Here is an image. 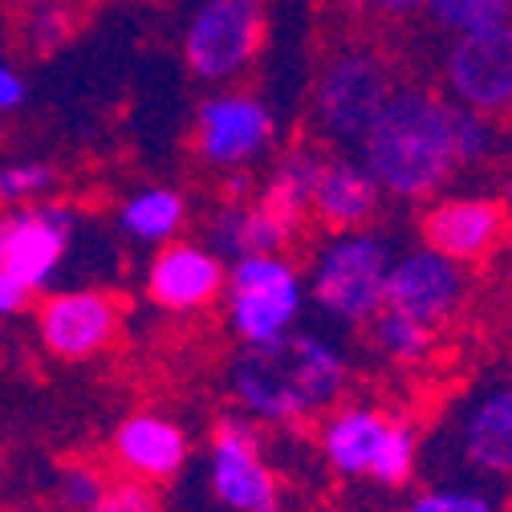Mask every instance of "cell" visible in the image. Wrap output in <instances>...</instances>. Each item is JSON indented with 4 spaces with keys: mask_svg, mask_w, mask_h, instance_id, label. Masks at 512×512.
<instances>
[{
    "mask_svg": "<svg viewBox=\"0 0 512 512\" xmlns=\"http://www.w3.org/2000/svg\"><path fill=\"white\" fill-rule=\"evenodd\" d=\"M366 171L395 200H435L464 159L456 139V102L427 86H395L366 139L358 143Z\"/></svg>",
    "mask_w": 512,
    "mask_h": 512,
    "instance_id": "cell-1",
    "label": "cell"
},
{
    "mask_svg": "<svg viewBox=\"0 0 512 512\" xmlns=\"http://www.w3.org/2000/svg\"><path fill=\"white\" fill-rule=\"evenodd\" d=\"M350 382L346 358L317 334H289L273 346H244L228 362V395L252 423L289 427L338 411Z\"/></svg>",
    "mask_w": 512,
    "mask_h": 512,
    "instance_id": "cell-2",
    "label": "cell"
},
{
    "mask_svg": "<svg viewBox=\"0 0 512 512\" xmlns=\"http://www.w3.org/2000/svg\"><path fill=\"white\" fill-rule=\"evenodd\" d=\"M317 443H322L326 464L346 480L403 488L419 468L415 427L370 403H350L330 411Z\"/></svg>",
    "mask_w": 512,
    "mask_h": 512,
    "instance_id": "cell-3",
    "label": "cell"
},
{
    "mask_svg": "<svg viewBox=\"0 0 512 512\" xmlns=\"http://www.w3.org/2000/svg\"><path fill=\"white\" fill-rule=\"evenodd\" d=\"M391 244L374 232H334L313 252L309 265V297L317 309L342 326H370L387 309L391 285Z\"/></svg>",
    "mask_w": 512,
    "mask_h": 512,
    "instance_id": "cell-4",
    "label": "cell"
},
{
    "mask_svg": "<svg viewBox=\"0 0 512 512\" xmlns=\"http://www.w3.org/2000/svg\"><path fill=\"white\" fill-rule=\"evenodd\" d=\"M74 240V212L61 204H21L0 220V309L21 313L53 273L61 269Z\"/></svg>",
    "mask_w": 512,
    "mask_h": 512,
    "instance_id": "cell-5",
    "label": "cell"
},
{
    "mask_svg": "<svg viewBox=\"0 0 512 512\" xmlns=\"http://www.w3.org/2000/svg\"><path fill=\"white\" fill-rule=\"evenodd\" d=\"M305 297L309 281H301L289 256H248V261H236L228 269V326L240 338V346H273L297 334Z\"/></svg>",
    "mask_w": 512,
    "mask_h": 512,
    "instance_id": "cell-6",
    "label": "cell"
},
{
    "mask_svg": "<svg viewBox=\"0 0 512 512\" xmlns=\"http://www.w3.org/2000/svg\"><path fill=\"white\" fill-rule=\"evenodd\" d=\"M395 74L387 57H378L366 45H346L334 57H326L322 74L313 86V118L317 131L330 143H362L382 106L395 94Z\"/></svg>",
    "mask_w": 512,
    "mask_h": 512,
    "instance_id": "cell-7",
    "label": "cell"
},
{
    "mask_svg": "<svg viewBox=\"0 0 512 512\" xmlns=\"http://www.w3.org/2000/svg\"><path fill=\"white\" fill-rule=\"evenodd\" d=\"M265 45V0H204L183 29V61L208 86L236 82Z\"/></svg>",
    "mask_w": 512,
    "mask_h": 512,
    "instance_id": "cell-8",
    "label": "cell"
},
{
    "mask_svg": "<svg viewBox=\"0 0 512 512\" xmlns=\"http://www.w3.org/2000/svg\"><path fill=\"white\" fill-rule=\"evenodd\" d=\"M208 488L224 512H281L277 476L248 415L216 423L208 443Z\"/></svg>",
    "mask_w": 512,
    "mask_h": 512,
    "instance_id": "cell-9",
    "label": "cell"
},
{
    "mask_svg": "<svg viewBox=\"0 0 512 512\" xmlns=\"http://www.w3.org/2000/svg\"><path fill=\"white\" fill-rule=\"evenodd\" d=\"M122 301L106 289H57L37 301V338L57 362H90L114 346Z\"/></svg>",
    "mask_w": 512,
    "mask_h": 512,
    "instance_id": "cell-10",
    "label": "cell"
},
{
    "mask_svg": "<svg viewBox=\"0 0 512 512\" xmlns=\"http://www.w3.org/2000/svg\"><path fill=\"white\" fill-rule=\"evenodd\" d=\"M447 98L476 114L512 110V21L480 33H464L443 53Z\"/></svg>",
    "mask_w": 512,
    "mask_h": 512,
    "instance_id": "cell-11",
    "label": "cell"
},
{
    "mask_svg": "<svg viewBox=\"0 0 512 512\" xmlns=\"http://www.w3.org/2000/svg\"><path fill=\"white\" fill-rule=\"evenodd\" d=\"M273 110L244 90H224L196 110V155L216 171H244L273 147Z\"/></svg>",
    "mask_w": 512,
    "mask_h": 512,
    "instance_id": "cell-12",
    "label": "cell"
},
{
    "mask_svg": "<svg viewBox=\"0 0 512 512\" xmlns=\"http://www.w3.org/2000/svg\"><path fill=\"white\" fill-rule=\"evenodd\" d=\"M452 452L468 472L512 480V378L476 387L452 419Z\"/></svg>",
    "mask_w": 512,
    "mask_h": 512,
    "instance_id": "cell-13",
    "label": "cell"
},
{
    "mask_svg": "<svg viewBox=\"0 0 512 512\" xmlns=\"http://www.w3.org/2000/svg\"><path fill=\"white\" fill-rule=\"evenodd\" d=\"M228 293V265L200 240H171L147 265V297L167 313H196Z\"/></svg>",
    "mask_w": 512,
    "mask_h": 512,
    "instance_id": "cell-14",
    "label": "cell"
},
{
    "mask_svg": "<svg viewBox=\"0 0 512 512\" xmlns=\"http://www.w3.org/2000/svg\"><path fill=\"white\" fill-rule=\"evenodd\" d=\"M464 289H468L464 265L423 244V248H411V252L395 256L387 305L435 330L460 309Z\"/></svg>",
    "mask_w": 512,
    "mask_h": 512,
    "instance_id": "cell-15",
    "label": "cell"
},
{
    "mask_svg": "<svg viewBox=\"0 0 512 512\" xmlns=\"http://www.w3.org/2000/svg\"><path fill=\"white\" fill-rule=\"evenodd\" d=\"M504 228H508V212L496 200H480V196H439L419 216L423 244L452 256L460 265L484 261L500 244Z\"/></svg>",
    "mask_w": 512,
    "mask_h": 512,
    "instance_id": "cell-16",
    "label": "cell"
},
{
    "mask_svg": "<svg viewBox=\"0 0 512 512\" xmlns=\"http://www.w3.org/2000/svg\"><path fill=\"white\" fill-rule=\"evenodd\" d=\"M187 456H191L187 431L163 411L126 415L110 435V460L122 476H131V480L167 484L183 472Z\"/></svg>",
    "mask_w": 512,
    "mask_h": 512,
    "instance_id": "cell-17",
    "label": "cell"
},
{
    "mask_svg": "<svg viewBox=\"0 0 512 512\" xmlns=\"http://www.w3.org/2000/svg\"><path fill=\"white\" fill-rule=\"evenodd\" d=\"M297 236L261 204V200H232L224 204L208 228H204V244L212 252H220L224 261H248V256H269V252H285Z\"/></svg>",
    "mask_w": 512,
    "mask_h": 512,
    "instance_id": "cell-18",
    "label": "cell"
},
{
    "mask_svg": "<svg viewBox=\"0 0 512 512\" xmlns=\"http://www.w3.org/2000/svg\"><path fill=\"white\" fill-rule=\"evenodd\" d=\"M378 196L382 187L374 183L362 159L354 163L342 155H326L322 179L313 191V220H322L330 232H358L374 216Z\"/></svg>",
    "mask_w": 512,
    "mask_h": 512,
    "instance_id": "cell-19",
    "label": "cell"
},
{
    "mask_svg": "<svg viewBox=\"0 0 512 512\" xmlns=\"http://www.w3.org/2000/svg\"><path fill=\"white\" fill-rule=\"evenodd\" d=\"M322 167H326V155L317 147H293L277 159L273 175L265 179V191L256 196L293 236L313 216V191H317V179H322Z\"/></svg>",
    "mask_w": 512,
    "mask_h": 512,
    "instance_id": "cell-20",
    "label": "cell"
},
{
    "mask_svg": "<svg viewBox=\"0 0 512 512\" xmlns=\"http://www.w3.org/2000/svg\"><path fill=\"white\" fill-rule=\"evenodd\" d=\"M122 232L139 244H171L175 232L187 224V200L175 187H143L135 196H126L118 208Z\"/></svg>",
    "mask_w": 512,
    "mask_h": 512,
    "instance_id": "cell-21",
    "label": "cell"
},
{
    "mask_svg": "<svg viewBox=\"0 0 512 512\" xmlns=\"http://www.w3.org/2000/svg\"><path fill=\"white\" fill-rule=\"evenodd\" d=\"M366 334H370V346L395 366H419V362H427V354L435 346V330L431 326L415 322V317H407V313H399L391 305L366 326Z\"/></svg>",
    "mask_w": 512,
    "mask_h": 512,
    "instance_id": "cell-22",
    "label": "cell"
},
{
    "mask_svg": "<svg viewBox=\"0 0 512 512\" xmlns=\"http://www.w3.org/2000/svg\"><path fill=\"white\" fill-rule=\"evenodd\" d=\"M427 13L439 29L464 37V33H480L492 25H508L512 0H431Z\"/></svg>",
    "mask_w": 512,
    "mask_h": 512,
    "instance_id": "cell-23",
    "label": "cell"
},
{
    "mask_svg": "<svg viewBox=\"0 0 512 512\" xmlns=\"http://www.w3.org/2000/svg\"><path fill=\"white\" fill-rule=\"evenodd\" d=\"M403 512H504V504L484 492V488H468V484H431L423 492H415Z\"/></svg>",
    "mask_w": 512,
    "mask_h": 512,
    "instance_id": "cell-24",
    "label": "cell"
},
{
    "mask_svg": "<svg viewBox=\"0 0 512 512\" xmlns=\"http://www.w3.org/2000/svg\"><path fill=\"white\" fill-rule=\"evenodd\" d=\"M53 179H57V171L49 163H41V159L5 163V171H0V196H5V204H13V208L41 204L53 191Z\"/></svg>",
    "mask_w": 512,
    "mask_h": 512,
    "instance_id": "cell-25",
    "label": "cell"
},
{
    "mask_svg": "<svg viewBox=\"0 0 512 512\" xmlns=\"http://www.w3.org/2000/svg\"><path fill=\"white\" fill-rule=\"evenodd\" d=\"M106 488H110V480L94 464H66L57 472V500L70 512H94L102 504Z\"/></svg>",
    "mask_w": 512,
    "mask_h": 512,
    "instance_id": "cell-26",
    "label": "cell"
},
{
    "mask_svg": "<svg viewBox=\"0 0 512 512\" xmlns=\"http://www.w3.org/2000/svg\"><path fill=\"white\" fill-rule=\"evenodd\" d=\"M25 37L37 53H53L57 45H66L70 37V17L66 9H57V0H45V5H33L25 17Z\"/></svg>",
    "mask_w": 512,
    "mask_h": 512,
    "instance_id": "cell-27",
    "label": "cell"
},
{
    "mask_svg": "<svg viewBox=\"0 0 512 512\" xmlns=\"http://www.w3.org/2000/svg\"><path fill=\"white\" fill-rule=\"evenodd\" d=\"M94 512H159L155 484L131 480V476L110 480V488H106V496H102V504Z\"/></svg>",
    "mask_w": 512,
    "mask_h": 512,
    "instance_id": "cell-28",
    "label": "cell"
},
{
    "mask_svg": "<svg viewBox=\"0 0 512 512\" xmlns=\"http://www.w3.org/2000/svg\"><path fill=\"white\" fill-rule=\"evenodd\" d=\"M456 139H460V159L464 163H476L492 151V122L476 110H464L456 106Z\"/></svg>",
    "mask_w": 512,
    "mask_h": 512,
    "instance_id": "cell-29",
    "label": "cell"
},
{
    "mask_svg": "<svg viewBox=\"0 0 512 512\" xmlns=\"http://www.w3.org/2000/svg\"><path fill=\"white\" fill-rule=\"evenodd\" d=\"M25 102H29V82H25V74L13 66V61H5V66H0V110L17 114Z\"/></svg>",
    "mask_w": 512,
    "mask_h": 512,
    "instance_id": "cell-30",
    "label": "cell"
},
{
    "mask_svg": "<svg viewBox=\"0 0 512 512\" xmlns=\"http://www.w3.org/2000/svg\"><path fill=\"white\" fill-rule=\"evenodd\" d=\"M366 5L374 13H382V17H415V13H423L431 5V0H366Z\"/></svg>",
    "mask_w": 512,
    "mask_h": 512,
    "instance_id": "cell-31",
    "label": "cell"
},
{
    "mask_svg": "<svg viewBox=\"0 0 512 512\" xmlns=\"http://www.w3.org/2000/svg\"><path fill=\"white\" fill-rule=\"evenodd\" d=\"M504 204L512 208V175H508V183H504Z\"/></svg>",
    "mask_w": 512,
    "mask_h": 512,
    "instance_id": "cell-32",
    "label": "cell"
},
{
    "mask_svg": "<svg viewBox=\"0 0 512 512\" xmlns=\"http://www.w3.org/2000/svg\"><path fill=\"white\" fill-rule=\"evenodd\" d=\"M33 512H45V508H33Z\"/></svg>",
    "mask_w": 512,
    "mask_h": 512,
    "instance_id": "cell-33",
    "label": "cell"
}]
</instances>
